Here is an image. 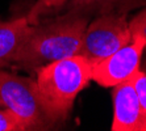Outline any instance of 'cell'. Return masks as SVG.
Segmentation results:
<instances>
[{"mask_svg": "<svg viewBox=\"0 0 146 131\" xmlns=\"http://www.w3.org/2000/svg\"><path fill=\"white\" fill-rule=\"evenodd\" d=\"M45 102L59 123L66 121L75 98L92 80V64L82 55L63 58L36 70Z\"/></svg>", "mask_w": 146, "mask_h": 131, "instance_id": "7a4b0ae2", "label": "cell"}, {"mask_svg": "<svg viewBox=\"0 0 146 131\" xmlns=\"http://www.w3.org/2000/svg\"><path fill=\"white\" fill-rule=\"evenodd\" d=\"M132 83L134 87V91L138 97V102L141 106V113H142L143 128L146 131V72L139 70L134 76L132 77Z\"/></svg>", "mask_w": 146, "mask_h": 131, "instance_id": "30bf717a", "label": "cell"}, {"mask_svg": "<svg viewBox=\"0 0 146 131\" xmlns=\"http://www.w3.org/2000/svg\"><path fill=\"white\" fill-rule=\"evenodd\" d=\"M67 3L68 0H34V4L27 14L28 21L31 25H36L44 17L61 12Z\"/></svg>", "mask_w": 146, "mask_h": 131, "instance_id": "9c48e42d", "label": "cell"}, {"mask_svg": "<svg viewBox=\"0 0 146 131\" xmlns=\"http://www.w3.org/2000/svg\"><path fill=\"white\" fill-rule=\"evenodd\" d=\"M132 41L126 14H100L88 22L83 37L82 57L94 64L102 62Z\"/></svg>", "mask_w": 146, "mask_h": 131, "instance_id": "277c9868", "label": "cell"}, {"mask_svg": "<svg viewBox=\"0 0 146 131\" xmlns=\"http://www.w3.org/2000/svg\"><path fill=\"white\" fill-rule=\"evenodd\" d=\"M31 30L27 16L11 21L0 20V68L12 64Z\"/></svg>", "mask_w": 146, "mask_h": 131, "instance_id": "52a82bcc", "label": "cell"}, {"mask_svg": "<svg viewBox=\"0 0 146 131\" xmlns=\"http://www.w3.org/2000/svg\"><path fill=\"white\" fill-rule=\"evenodd\" d=\"M145 49V37H132L129 43L92 66V80L102 87L112 88L126 80H130L139 71Z\"/></svg>", "mask_w": 146, "mask_h": 131, "instance_id": "5b68a950", "label": "cell"}, {"mask_svg": "<svg viewBox=\"0 0 146 131\" xmlns=\"http://www.w3.org/2000/svg\"><path fill=\"white\" fill-rule=\"evenodd\" d=\"M0 106L13 111L27 130H51L59 124L32 77L0 70Z\"/></svg>", "mask_w": 146, "mask_h": 131, "instance_id": "3957f363", "label": "cell"}, {"mask_svg": "<svg viewBox=\"0 0 146 131\" xmlns=\"http://www.w3.org/2000/svg\"><path fill=\"white\" fill-rule=\"evenodd\" d=\"M129 28L132 37L142 36L146 38V5L132 17V20L129 21Z\"/></svg>", "mask_w": 146, "mask_h": 131, "instance_id": "7c38bea8", "label": "cell"}, {"mask_svg": "<svg viewBox=\"0 0 146 131\" xmlns=\"http://www.w3.org/2000/svg\"><path fill=\"white\" fill-rule=\"evenodd\" d=\"M0 131H28L24 122L9 109H0Z\"/></svg>", "mask_w": 146, "mask_h": 131, "instance_id": "8fae6325", "label": "cell"}, {"mask_svg": "<svg viewBox=\"0 0 146 131\" xmlns=\"http://www.w3.org/2000/svg\"><path fill=\"white\" fill-rule=\"evenodd\" d=\"M113 131H145L132 79L113 87Z\"/></svg>", "mask_w": 146, "mask_h": 131, "instance_id": "8992f818", "label": "cell"}, {"mask_svg": "<svg viewBox=\"0 0 146 131\" xmlns=\"http://www.w3.org/2000/svg\"><path fill=\"white\" fill-rule=\"evenodd\" d=\"M146 4V0H68L66 11L75 13L100 16L107 13L126 14V12Z\"/></svg>", "mask_w": 146, "mask_h": 131, "instance_id": "ba28073f", "label": "cell"}, {"mask_svg": "<svg viewBox=\"0 0 146 131\" xmlns=\"http://www.w3.org/2000/svg\"><path fill=\"white\" fill-rule=\"evenodd\" d=\"M90 16L75 12L58 14L32 25V30L12 64L24 70L42 67L63 58L79 55Z\"/></svg>", "mask_w": 146, "mask_h": 131, "instance_id": "6da1fadb", "label": "cell"}]
</instances>
